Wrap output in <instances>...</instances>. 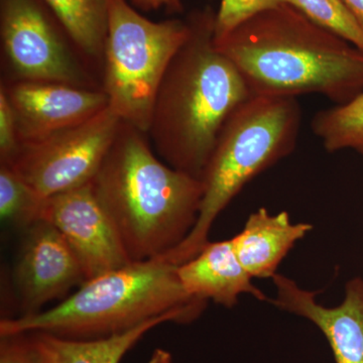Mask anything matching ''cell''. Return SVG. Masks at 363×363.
I'll list each match as a JSON object with an SVG mask.
<instances>
[{
	"label": "cell",
	"instance_id": "cell-1",
	"mask_svg": "<svg viewBox=\"0 0 363 363\" xmlns=\"http://www.w3.org/2000/svg\"><path fill=\"white\" fill-rule=\"evenodd\" d=\"M215 43L257 96L316 93L343 104L363 91V52L291 4L253 16Z\"/></svg>",
	"mask_w": 363,
	"mask_h": 363
},
{
	"label": "cell",
	"instance_id": "cell-2",
	"mask_svg": "<svg viewBox=\"0 0 363 363\" xmlns=\"http://www.w3.org/2000/svg\"><path fill=\"white\" fill-rule=\"evenodd\" d=\"M214 20L211 7L188 16L190 32L162 78L147 133L162 162L199 180L227 119L252 96L217 48Z\"/></svg>",
	"mask_w": 363,
	"mask_h": 363
},
{
	"label": "cell",
	"instance_id": "cell-3",
	"mask_svg": "<svg viewBox=\"0 0 363 363\" xmlns=\"http://www.w3.org/2000/svg\"><path fill=\"white\" fill-rule=\"evenodd\" d=\"M147 136L121 121L90 181L131 262L164 257L181 245L203 197L202 181L159 159Z\"/></svg>",
	"mask_w": 363,
	"mask_h": 363
},
{
	"label": "cell",
	"instance_id": "cell-4",
	"mask_svg": "<svg viewBox=\"0 0 363 363\" xmlns=\"http://www.w3.org/2000/svg\"><path fill=\"white\" fill-rule=\"evenodd\" d=\"M176 264L164 257L130 262L86 281L77 292L51 309L0 321V336L45 332L60 337H106L173 314L192 323L208 302L182 288Z\"/></svg>",
	"mask_w": 363,
	"mask_h": 363
},
{
	"label": "cell",
	"instance_id": "cell-5",
	"mask_svg": "<svg viewBox=\"0 0 363 363\" xmlns=\"http://www.w3.org/2000/svg\"><path fill=\"white\" fill-rule=\"evenodd\" d=\"M301 119L295 97L252 95L233 112L203 173V197L194 228L164 259L179 266L201 252L217 217L243 187L292 154Z\"/></svg>",
	"mask_w": 363,
	"mask_h": 363
},
{
	"label": "cell",
	"instance_id": "cell-6",
	"mask_svg": "<svg viewBox=\"0 0 363 363\" xmlns=\"http://www.w3.org/2000/svg\"><path fill=\"white\" fill-rule=\"evenodd\" d=\"M189 32L187 20L152 21L128 0H109L101 88L123 123L147 135L162 78Z\"/></svg>",
	"mask_w": 363,
	"mask_h": 363
},
{
	"label": "cell",
	"instance_id": "cell-7",
	"mask_svg": "<svg viewBox=\"0 0 363 363\" xmlns=\"http://www.w3.org/2000/svg\"><path fill=\"white\" fill-rule=\"evenodd\" d=\"M0 40L6 78L102 89L45 0H0Z\"/></svg>",
	"mask_w": 363,
	"mask_h": 363
},
{
	"label": "cell",
	"instance_id": "cell-8",
	"mask_svg": "<svg viewBox=\"0 0 363 363\" xmlns=\"http://www.w3.org/2000/svg\"><path fill=\"white\" fill-rule=\"evenodd\" d=\"M121 123L107 107L84 123L20 143L7 164L44 200L81 187L96 174Z\"/></svg>",
	"mask_w": 363,
	"mask_h": 363
},
{
	"label": "cell",
	"instance_id": "cell-9",
	"mask_svg": "<svg viewBox=\"0 0 363 363\" xmlns=\"http://www.w3.org/2000/svg\"><path fill=\"white\" fill-rule=\"evenodd\" d=\"M40 219L63 234L87 281L133 262L90 183L45 199Z\"/></svg>",
	"mask_w": 363,
	"mask_h": 363
},
{
	"label": "cell",
	"instance_id": "cell-10",
	"mask_svg": "<svg viewBox=\"0 0 363 363\" xmlns=\"http://www.w3.org/2000/svg\"><path fill=\"white\" fill-rule=\"evenodd\" d=\"M25 233L13 271L20 316L40 312L87 281L77 255L52 224L40 219Z\"/></svg>",
	"mask_w": 363,
	"mask_h": 363
},
{
	"label": "cell",
	"instance_id": "cell-11",
	"mask_svg": "<svg viewBox=\"0 0 363 363\" xmlns=\"http://www.w3.org/2000/svg\"><path fill=\"white\" fill-rule=\"evenodd\" d=\"M0 89L13 108L20 143L84 123L108 107L102 89L37 81H1Z\"/></svg>",
	"mask_w": 363,
	"mask_h": 363
},
{
	"label": "cell",
	"instance_id": "cell-12",
	"mask_svg": "<svg viewBox=\"0 0 363 363\" xmlns=\"http://www.w3.org/2000/svg\"><path fill=\"white\" fill-rule=\"evenodd\" d=\"M276 297L269 302L283 311L305 318L324 334L336 363H363V279L345 285L342 303L325 307L317 302L318 292L301 288L294 279L274 274Z\"/></svg>",
	"mask_w": 363,
	"mask_h": 363
},
{
	"label": "cell",
	"instance_id": "cell-13",
	"mask_svg": "<svg viewBox=\"0 0 363 363\" xmlns=\"http://www.w3.org/2000/svg\"><path fill=\"white\" fill-rule=\"evenodd\" d=\"M177 274L182 288L191 297L211 300L231 309L238 298L250 294L259 301H269L240 264L231 240L209 242L192 259L179 264Z\"/></svg>",
	"mask_w": 363,
	"mask_h": 363
},
{
	"label": "cell",
	"instance_id": "cell-14",
	"mask_svg": "<svg viewBox=\"0 0 363 363\" xmlns=\"http://www.w3.org/2000/svg\"><path fill=\"white\" fill-rule=\"evenodd\" d=\"M312 229L310 223H293L289 212L271 214L262 207L247 217L242 230L231 242L252 279H272L296 243Z\"/></svg>",
	"mask_w": 363,
	"mask_h": 363
},
{
	"label": "cell",
	"instance_id": "cell-15",
	"mask_svg": "<svg viewBox=\"0 0 363 363\" xmlns=\"http://www.w3.org/2000/svg\"><path fill=\"white\" fill-rule=\"evenodd\" d=\"M180 320L173 314L162 315L106 337L71 339L45 332H28L43 363H119L124 355L159 325Z\"/></svg>",
	"mask_w": 363,
	"mask_h": 363
},
{
	"label": "cell",
	"instance_id": "cell-16",
	"mask_svg": "<svg viewBox=\"0 0 363 363\" xmlns=\"http://www.w3.org/2000/svg\"><path fill=\"white\" fill-rule=\"evenodd\" d=\"M95 74L102 76L109 0H45Z\"/></svg>",
	"mask_w": 363,
	"mask_h": 363
},
{
	"label": "cell",
	"instance_id": "cell-17",
	"mask_svg": "<svg viewBox=\"0 0 363 363\" xmlns=\"http://www.w3.org/2000/svg\"><path fill=\"white\" fill-rule=\"evenodd\" d=\"M311 130L327 152L352 150L363 157V91L346 104L318 111Z\"/></svg>",
	"mask_w": 363,
	"mask_h": 363
},
{
	"label": "cell",
	"instance_id": "cell-18",
	"mask_svg": "<svg viewBox=\"0 0 363 363\" xmlns=\"http://www.w3.org/2000/svg\"><path fill=\"white\" fill-rule=\"evenodd\" d=\"M44 199L9 164L0 162L1 220L26 229L40 220Z\"/></svg>",
	"mask_w": 363,
	"mask_h": 363
},
{
	"label": "cell",
	"instance_id": "cell-19",
	"mask_svg": "<svg viewBox=\"0 0 363 363\" xmlns=\"http://www.w3.org/2000/svg\"><path fill=\"white\" fill-rule=\"evenodd\" d=\"M310 21L363 52V28L343 0H291Z\"/></svg>",
	"mask_w": 363,
	"mask_h": 363
},
{
	"label": "cell",
	"instance_id": "cell-20",
	"mask_svg": "<svg viewBox=\"0 0 363 363\" xmlns=\"http://www.w3.org/2000/svg\"><path fill=\"white\" fill-rule=\"evenodd\" d=\"M290 4L291 0H221L215 13V42L223 39L253 16Z\"/></svg>",
	"mask_w": 363,
	"mask_h": 363
},
{
	"label": "cell",
	"instance_id": "cell-21",
	"mask_svg": "<svg viewBox=\"0 0 363 363\" xmlns=\"http://www.w3.org/2000/svg\"><path fill=\"white\" fill-rule=\"evenodd\" d=\"M20 147L18 125L6 93L0 89V162L9 164Z\"/></svg>",
	"mask_w": 363,
	"mask_h": 363
},
{
	"label": "cell",
	"instance_id": "cell-22",
	"mask_svg": "<svg viewBox=\"0 0 363 363\" xmlns=\"http://www.w3.org/2000/svg\"><path fill=\"white\" fill-rule=\"evenodd\" d=\"M0 363H43L28 333L0 336Z\"/></svg>",
	"mask_w": 363,
	"mask_h": 363
},
{
	"label": "cell",
	"instance_id": "cell-23",
	"mask_svg": "<svg viewBox=\"0 0 363 363\" xmlns=\"http://www.w3.org/2000/svg\"><path fill=\"white\" fill-rule=\"evenodd\" d=\"M135 7L145 11H159L164 9L169 13H182L183 4L181 0H133Z\"/></svg>",
	"mask_w": 363,
	"mask_h": 363
},
{
	"label": "cell",
	"instance_id": "cell-24",
	"mask_svg": "<svg viewBox=\"0 0 363 363\" xmlns=\"http://www.w3.org/2000/svg\"><path fill=\"white\" fill-rule=\"evenodd\" d=\"M363 28V0H343Z\"/></svg>",
	"mask_w": 363,
	"mask_h": 363
},
{
	"label": "cell",
	"instance_id": "cell-25",
	"mask_svg": "<svg viewBox=\"0 0 363 363\" xmlns=\"http://www.w3.org/2000/svg\"><path fill=\"white\" fill-rule=\"evenodd\" d=\"M147 363H173V357L169 351L157 348Z\"/></svg>",
	"mask_w": 363,
	"mask_h": 363
}]
</instances>
